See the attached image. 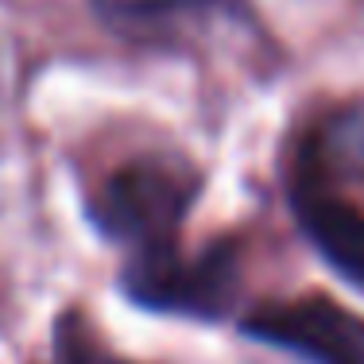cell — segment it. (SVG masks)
Instances as JSON below:
<instances>
[{
  "mask_svg": "<svg viewBox=\"0 0 364 364\" xmlns=\"http://www.w3.org/2000/svg\"><path fill=\"white\" fill-rule=\"evenodd\" d=\"M132 302L159 314L221 318L232 310L240 291V259L232 245H210L202 252H178V245L136 252L120 275Z\"/></svg>",
  "mask_w": 364,
  "mask_h": 364,
  "instance_id": "2",
  "label": "cell"
},
{
  "mask_svg": "<svg viewBox=\"0 0 364 364\" xmlns=\"http://www.w3.org/2000/svg\"><path fill=\"white\" fill-rule=\"evenodd\" d=\"M294 218L318 256L341 279L364 287V210L337 198L322 182H294Z\"/></svg>",
  "mask_w": 364,
  "mask_h": 364,
  "instance_id": "5",
  "label": "cell"
},
{
  "mask_svg": "<svg viewBox=\"0 0 364 364\" xmlns=\"http://www.w3.org/2000/svg\"><path fill=\"white\" fill-rule=\"evenodd\" d=\"M202 175L178 155H140L120 163L90 198V218L109 240L155 252L178 245Z\"/></svg>",
  "mask_w": 364,
  "mask_h": 364,
  "instance_id": "1",
  "label": "cell"
},
{
  "mask_svg": "<svg viewBox=\"0 0 364 364\" xmlns=\"http://www.w3.org/2000/svg\"><path fill=\"white\" fill-rule=\"evenodd\" d=\"M55 357L58 364H136L128 357H117L112 349L97 341L85 329V322L77 314H63L55 326Z\"/></svg>",
  "mask_w": 364,
  "mask_h": 364,
  "instance_id": "7",
  "label": "cell"
},
{
  "mask_svg": "<svg viewBox=\"0 0 364 364\" xmlns=\"http://www.w3.org/2000/svg\"><path fill=\"white\" fill-rule=\"evenodd\" d=\"M306 182H364V97L333 109L299 155Z\"/></svg>",
  "mask_w": 364,
  "mask_h": 364,
  "instance_id": "6",
  "label": "cell"
},
{
  "mask_svg": "<svg viewBox=\"0 0 364 364\" xmlns=\"http://www.w3.org/2000/svg\"><path fill=\"white\" fill-rule=\"evenodd\" d=\"M245 333L310 364H364V314L337 306L326 294L264 302L245 318Z\"/></svg>",
  "mask_w": 364,
  "mask_h": 364,
  "instance_id": "3",
  "label": "cell"
},
{
  "mask_svg": "<svg viewBox=\"0 0 364 364\" xmlns=\"http://www.w3.org/2000/svg\"><path fill=\"white\" fill-rule=\"evenodd\" d=\"M97 12L117 36L155 47L221 43L256 28L245 0H97Z\"/></svg>",
  "mask_w": 364,
  "mask_h": 364,
  "instance_id": "4",
  "label": "cell"
}]
</instances>
